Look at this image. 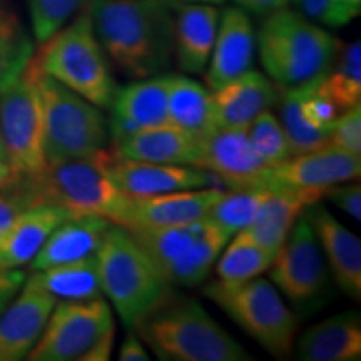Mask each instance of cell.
<instances>
[{"mask_svg":"<svg viewBox=\"0 0 361 361\" xmlns=\"http://www.w3.org/2000/svg\"><path fill=\"white\" fill-rule=\"evenodd\" d=\"M176 0H89L104 52L133 79L156 78L174 59Z\"/></svg>","mask_w":361,"mask_h":361,"instance_id":"obj_1","label":"cell"},{"mask_svg":"<svg viewBox=\"0 0 361 361\" xmlns=\"http://www.w3.org/2000/svg\"><path fill=\"white\" fill-rule=\"evenodd\" d=\"M137 335L164 361L252 360L234 338L194 300L169 298L134 326Z\"/></svg>","mask_w":361,"mask_h":361,"instance_id":"obj_2","label":"cell"},{"mask_svg":"<svg viewBox=\"0 0 361 361\" xmlns=\"http://www.w3.org/2000/svg\"><path fill=\"white\" fill-rule=\"evenodd\" d=\"M96 256L102 295L126 326L134 328L171 298V283L123 226L111 224Z\"/></svg>","mask_w":361,"mask_h":361,"instance_id":"obj_3","label":"cell"},{"mask_svg":"<svg viewBox=\"0 0 361 361\" xmlns=\"http://www.w3.org/2000/svg\"><path fill=\"white\" fill-rule=\"evenodd\" d=\"M256 42L266 74L284 87L322 75L340 51L331 34L286 7L268 13Z\"/></svg>","mask_w":361,"mask_h":361,"instance_id":"obj_4","label":"cell"},{"mask_svg":"<svg viewBox=\"0 0 361 361\" xmlns=\"http://www.w3.org/2000/svg\"><path fill=\"white\" fill-rule=\"evenodd\" d=\"M109 149L45 166L42 173L25 178L37 204H52L69 216H101L121 224L129 196L116 186L107 173Z\"/></svg>","mask_w":361,"mask_h":361,"instance_id":"obj_5","label":"cell"},{"mask_svg":"<svg viewBox=\"0 0 361 361\" xmlns=\"http://www.w3.org/2000/svg\"><path fill=\"white\" fill-rule=\"evenodd\" d=\"M34 59L45 74L87 99L99 109H111L117 92L101 42L94 32L87 7L74 22L57 30Z\"/></svg>","mask_w":361,"mask_h":361,"instance_id":"obj_6","label":"cell"},{"mask_svg":"<svg viewBox=\"0 0 361 361\" xmlns=\"http://www.w3.org/2000/svg\"><path fill=\"white\" fill-rule=\"evenodd\" d=\"M29 69L34 74L42 106L47 164L90 156L106 147L109 128L101 109L40 71L34 57Z\"/></svg>","mask_w":361,"mask_h":361,"instance_id":"obj_7","label":"cell"},{"mask_svg":"<svg viewBox=\"0 0 361 361\" xmlns=\"http://www.w3.org/2000/svg\"><path fill=\"white\" fill-rule=\"evenodd\" d=\"M204 295L271 355L286 358L293 353L300 318L269 281L261 278L239 283L218 279L207 284Z\"/></svg>","mask_w":361,"mask_h":361,"instance_id":"obj_8","label":"cell"},{"mask_svg":"<svg viewBox=\"0 0 361 361\" xmlns=\"http://www.w3.org/2000/svg\"><path fill=\"white\" fill-rule=\"evenodd\" d=\"M114 316L104 298L59 301L27 360L107 361L114 346Z\"/></svg>","mask_w":361,"mask_h":361,"instance_id":"obj_9","label":"cell"},{"mask_svg":"<svg viewBox=\"0 0 361 361\" xmlns=\"http://www.w3.org/2000/svg\"><path fill=\"white\" fill-rule=\"evenodd\" d=\"M268 269L271 281L291 301L298 314L310 316L326 303L329 291L326 261L305 216L293 226Z\"/></svg>","mask_w":361,"mask_h":361,"instance_id":"obj_10","label":"cell"},{"mask_svg":"<svg viewBox=\"0 0 361 361\" xmlns=\"http://www.w3.org/2000/svg\"><path fill=\"white\" fill-rule=\"evenodd\" d=\"M0 130L12 168L22 178L42 173L47 166L42 106L29 66L16 82L0 92Z\"/></svg>","mask_w":361,"mask_h":361,"instance_id":"obj_11","label":"cell"},{"mask_svg":"<svg viewBox=\"0 0 361 361\" xmlns=\"http://www.w3.org/2000/svg\"><path fill=\"white\" fill-rule=\"evenodd\" d=\"M196 168L209 173L229 189L268 188L271 166L261 159L246 129H214L200 139Z\"/></svg>","mask_w":361,"mask_h":361,"instance_id":"obj_12","label":"cell"},{"mask_svg":"<svg viewBox=\"0 0 361 361\" xmlns=\"http://www.w3.org/2000/svg\"><path fill=\"white\" fill-rule=\"evenodd\" d=\"M107 173L117 188L129 197H147L184 189L213 186L216 180L207 171L196 166L159 164L130 159L117 149H109Z\"/></svg>","mask_w":361,"mask_h":361,"instance_id":"obj_13","label":"cell"},{"mask_svg":"<svg viewBox=\"0 0 361 361\" xmlns=\"http://www.w3.org/2000/svg\"><path fill=\"white\" fill-rule=\"evenodd\" d=\"M360 173L361 156L328 144L314 151L290 156L271 166L268 188L328 189L358 179Z\"/></svg>","mask_w":361,"mask_h":361,"instance_id":"obj_14","label":"cell"},{"mask_svg":"<svg viewBox=\"0 0 361 361\" xmlns=\"http://www.w3.org/2000/svg\"><path fill=\"white\" fill-rule=\"evenodd\" d=\"M56 303V298L39 286L30 274L16 298L0 313V361L27 358L42 335Z\"/></svg>","mask_w":361,"mask_h":361,"instance_id":"obj_15","label":"cell"},{"mask_svg":"<svg viewBox=\"0 0 361 361\" xmlns=\"http://www.w3.org/2000/svg\"><path fill=\"white\" fill-rule=\"evenodd\" d=\"M223 192L224 189L207 186L157 196L129 197L128 209L119 226L126 229L164 228L204 219Z\"/></svg>","mask_w":361,"mask_h":361,"instance_id":"obj_16","label":"cell"},{"mask_svg":"<svg viewBox=\"0 0 361 361\" xmlns=\"http://www.w3.org/2000/svg\"><path fill=\"white\" fill-rule=\"evenodd\" d=\"M114 144L139 130L173 126L169 119V78H147L117 90L111 104Z\"/></svg>","mask_w":361,"mask_h":361,"instance_id":"obj_17","label":"cell"},{"mask_svg":"<svg viewBox=\"0 0 361 361\" xmlns=\"http://www.w3.org/2000/svg\"><path fill=\"white\" fill-rule=\"evenodd\" d=\"M338 288L351 300H361V243L335 216L318 202L305 209Z\"/></svg>","mask_w":361,"mask_h":361,"instance_id":"obj_18","label":"cell"},{"mask_svg":"<svg viewBox=\"0 0 361 361\" xmlns=\"http://www.w3.org/2000/svg\"><path fill=\"white\" fill-rule=\"evenodd\" d=\"M328 189L276 188L271 189L268 200L261 206L258 216L247 228L234 236H239L252 245L276 255L288 234L310 204L324 197Z\"/></svg>","mask_w":361,"mask_h":361,"instance_id":"obj_19","label":"cell"},{"mask_svg":"<svg viewBox=\"0 0 361 361\" xmlns=\"http://www.w3.org/2000/svg\"><path fill=\"white\" fill-rule=\"evenodd\" d=\"M256 35L247 13L239 7H229L221 13L218 34L211 52L206 84L211 90L236 79L251 69Z\"/></svg>","mask_w":361,"mask_h":361,"instance_id":"obj_20","label":"cell"},{"mask_svg":"<svg viewBox=\"0 0 361 361\" xmlns=\"http://www.w3.org/2000/svg\"><path fill=\"white\" fill-rule=\"evenodd\" d=\"M211 96L216 128L247 129L261 112L271 109L278 92L266 75L250 69L214 89Z\"/></svg>","mask_w":361,"mask_h":361,"instance_id":"obj_21","label":"cell"},{"mask_svg":"<svg viewBox=\"0 0 361 361\" xmlns=\"http://www.w3.org/2000/svg\"><path fill=\"white\" fill-rule=\"evenodd\" d=\"M221 12L211 4L178 2L174 12V59L180 71L201 74L209 64Z\"/></svg>","mask_w":361,"mask_h":361,"instance_id":"obj_22","label":"cell"},{"mask_svg":"<svg viewBox=\"0 0 361 361\" xmlns=\"http://www.w3.org/2000/svg\"><path fill=\"white\" fill-rule=\"evenodd\" d=\"M71 218L61 207L37 204L25 209L0 234V268L29 264L62 221Z\"/></svg>","mask_w":361,"mask_h":361,"instance_id":"obj_23","label":"cell"},{"mask_svg":"<svg viewBox=\"0 0 361 361\" xmlns=\"http://www.w3.org/2000/svg\"><path fill=\"white\" fill-rule=\"evenodd\" d=\"M111 224L101 216H71L54 229L42 250L30 261V269L42 271L96 255Z\"/></svg>","mask_w":361,"mask_h":361,"instance_id":"obj_24","label":"cell"},{"mask_svg":"<svg viewBox=\"0 0 361 361\" xmlns=\"http://www.w3.org/2000/svg\"><path fill=\"white\" fill-rule=\"evenodd\" d=\"M298 360L355 361L361 358V319L358 313H343L316 323L296 345Z\"/></svg>","mask_w":361,"mask_h":361,"instance_id":"obj_25","label":"cell"},{"mask_svg":"<svg viewBox=\"0 0 361 361\" xmlns=\"http://www.w3.org/2000/svg\"><path fill=\"white\" fill-rule=\"evenodd\" d=\"M116 149L130 159L196 166L200 156V139L174 126H162L130 134L123 141L116 142Z\"/></svg>","mask_w":361,"mask_h":361,"instance_id":"obj_26","label":"cell"},{"mask_svg":"<svg viewBox=\"0 0 361 361\" xmlns=\"http://www.w3.org/2000/svg\"><path fill=\"white\" fill-rule=\"evenodd\" d=\"M169 119L174 128L196 139L218 129L211 92L184 75H169Z\"/></svg>","mask_w":361,"mask_h":361,"instance_id":"obj_27","label":"cell"},{"mask_svg":"<svg viewBox=\"0 0 361 361\" xmlns=\"http://www.w3.org/2000/svg\"><path fill=\"white\" fill-rule=\"evenodd\" d=\"M34 279L57 301H89L102 298L97 256L34 271Z\"/></svg>","mask_w":361,"mask_h":361,"instance_id":"obj_28","label":"cell"},{"mask_svg":"<svg viewBox=\"0 0 361 361\" xmlns=\"http://www.w3.org/2000/svg\"><path fill=\"white\" fill-rule=\"evenodd\" d=\"M35 49L29 32L7 0H0V92L24 74Z\"/></svg>","mask_w":361,"mask_h":361,"instance_id":"obj_29","label":"cell"},{"mask_svg":"<svg viewBox=\"0 0 361 361\" xmlns=\"http://www.w3.org/2000/svg\"><path fill=\"white\" fill-rule=\"evenodd\" d=\"M318 90L335 104L340 112L361 104V47L358 40L338 51L331 66L319 75Z\"/></svg>","mask_w":361,"mask_h":361,"instance_id":"obj_30","label":"cell"},{"mask_svg":"<svg viewBox=\"0 0 361 361\" xmlns=\"http://www.w3.org/2000/svg\"><path fill=\"white\" fill-rule=\"evenodd\" d=\"M229 239L213 223L204 236L197 239L194 245L189 247L186 255H183L178 261L169 264L162 271L164 278L171 284H180V286H194L204 281V278L213 268L216 259L219 258L221 251L228 245Z\"/></svg>","mask_w":361,"mask_h":361,"instance_id":"obj_31","label":"cell"},{"mask_svg":"<svg viewBox=\"0 0 361 361\" xmlns=\"http://www.w3.org/2000/svg\"><path fill=\"white\" fill-rule=\"evenodd\" d=\"M271 188H245L224 191L216 201L207 218L218 226L228 238L247 228L258 216L261 206L268 200Z\"/></svg>","mask_w":361,"mask_h":361,"instance_id":"obj_32","label":"cell"},{"mask_svg":"<svg viewBox=\"0 0 361 361\" xmlns=\"http://www.w3.org/2000/svg\"><path fill=\"white\" fill-rule=\"evenodd\" d=\"M279 87L281 89L276 97V101H279V124L290 141L291 156L328 146L331 129H314L303 119L300 109V85H291V87L279 85Z\"/></svg>","mask_w":361,"mask_h":361,"instance_id":"obj_33","label":"cell"},{"mask_svg":"<svg viewBox=\"0 0 361 361\" xmlns=\"http://www.w3.org/2000/svg\"><path fill=\"white\" fill-rule=\"evenodd\" d=\"M233 238L229 246H224V252L221 251L223 255L216 259L218 279L228 283L247 281L268 271L274 259V252L266 251L239 236Z\"/></svg>","mask_w":361,"mask_h":361,"instance_id":"obj_34","label":"cell"},{"mask_svg":"<svg viewBox=\"0 0 361 361\" xmlns=\"http://www.w3.org/2000/svg\"><path fill=\"white\" fill-rule=\"evenodd\" d=\"M246 130L255 151L269 166L278 164L291 156L290 141L279 124V119L271 111L261 112Z\"/></svg>","mask_w":361,"mask_h":361,"instance_id":"obj_35","label":"cell"},{"mask_svg":"<svg viewBox=\"0 0 361 361\" xmlns=\"http://www.w3.org/2000/svg\"><path fill=\"white\" fill-rule=\"evenodd\" d=\"M84 6V0H29L35 40L44 44Z\"/></svg>","mask_w":361,"mask_h":361,"instance_id":"obj_36","label":"cell"},{"mask_svg":"<svg viewBox=\"0 0 361 361\" xmlns=\"http://www.w3.org/2000/svg\"><path fill=\"white\" fill-rule=\"evenodd\" d=\"M301 16L329 27L350 24L360 13V2L355 0H293Z\"/></svg>","mask_w":361,"mask_h":361,"instance_id":"obj_37","label":"cell"},{"mask_svg":"<svg viewBox=\"0 0 361 361\" xmlns=\"http://www.w3.org/2000/svg\"><path fill=\"white\" fill-rule=\"evenodd\" d=\"M329 144L351 154L361 156V104L343 111L331 124Z\"/></svg>","mask_w":361,"mask_h":361,"instance_id":"obj_38","label":"cell"},{"mask_svg":"<svg viewBox=\"0 0 361 361\" xmlns=\"http://www.w3.org/2000/svg\"><path fill=\"white\" fill-rule=\"evenodd\" d=\"M32 206H37V200L25 178H20L11 188L2 189L0 191V234L6 231L17 216Z\"/></svg>","mask_w":361,"mask_h":361,"instance_id":"obj_39","label":"cell"},{"mask_svg":"<svg viewBox=\"0 0 361 361\" xmlns=\"http://www.w3.org/2000/svg\"><path fill=\"white\" fill-rule=\"evenodd\" d=\"M324 197H329L335 206L350 214L351 218L360 221L361 219V188L360 183L356 184H336V186L328 188Z\"/></svg>","mask_w":361,"mask_h":361,"instance_id":"obj_40","label":"cell"},{"mask_svg":"<svg viewBox=\"0 0 361 361\" xmlns=\"http://www.w3.org/2000/svg\"><path fill=\"white\" fill-rule=\"evenodd\" d=\"M25 281V274L20 269L0 268V313L7 308V305L20 291Z\"/></svg>","mask_w":361,"mask_h":361,"instance_id":"obj_41","label":"cell"},{"mask_svg":"<svg viewBox=\"0 0 361 361\" xmlns=\"http://www.w3.org/2000/svg\"><path fill=\"white\" fill-rule=\"evenodd\" d=\"M239 8L250 11L258 16H268V13L288 7L291 0H234Z\"/></svg>","mask_w":361,"mask_h":361,"instance_id":"obj_42","label":"cell"},{"mask_svg":"<svg viewBox=\"0 0 361 361\" xmlns=\"http://www.w3.org/2000/svg\"><path fill=\"white\" fill-rule=\"evenodd\" d=\"M119 360L121 361H147L149 355L146 348L142 346L141 338H137L134 333L126 336V340L123 343L119 350Z\"/></svg>","mask_w":361,"mask_h":361,"instance_id":"obj_43","label":"cell"},{"mask_svg":"<svg viewBox=\"0 0 361 361\" xmlns=\"http://www.w3.org/2000/svg\"><path fill=\"white\" fill-rule=\"evenodd\" d=\"M20 178L22 176L17 173V171L13 169L11 164L0 161V191H2V189L13 186V184H16Z\"/></svg>","mask_w":361,"mask_h":361,"instance_id":"obj_44","label":"cell"},{"mask_svg":"<svg viewBox=\"0 0 361 361\" xmlns=\"http://www.w3.org/2000/svg\"><path fill=\"white\" fill-rule=\"evenodd\" d=\"M176 2H183V4H211V6H218V4H224L226 0H176Z\"/></svg>","mask_w":361,"mask_h":361,"instance_id":"obj_45","label":"cell"},{"mask_svg":"<svg viewBox=\"0 0 361 361\" xmlns=\"http://www.w3.org/2000/svg\"><path fill=\"white\" fill-rule=\"evenodd\" d=\"M0 161H2V162H7V164H11V161H8V154H7L6 144H4L2 130H0Z\"/></svg>","mask_w":361,"mask_h":361,"instance_id":"obj_46","label":"cell"},{"mask_svg":"<svg viewBox=\"0 0 361 361\" xmlns=\"http://www.w3.org/2000/svg\"><path fill=\"white\" fill-rule=\"evenodd\" d=\"M355 2H360L361 4V0H355Z\"/></svg>","mask_w":361,"mask_h":361,"instance_id":"obj_47","label":"cell"}]
</instances>
